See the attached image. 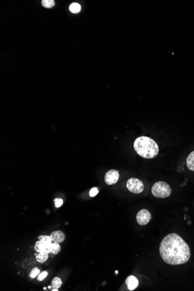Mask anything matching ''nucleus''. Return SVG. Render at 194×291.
Segmentation results:
<instances>
[{
    "mask_svg": "<svg viewBox=\"0 0 194 291\" xmlns=\"http://www.w3.org/2000/svg\"><path fill=\"white\" fill-rule=\"evenodd\" d=\"M159 253L163 260L170 265L184 264L191 257L188 245L176 233L164 236L160 244Z\"/></svg>",
    "mask_w": 194,
    "mask_h": 291,
    "instance_id": "1",
    "label": "nucleus"
},
{
    "mask_svg": "<svg viewBox=\"0 0 194 291\" xmlns=\"http://www.w3.org/2000/svg\"><path fill=\"white\" fill-rule=\"evenodd\" d=\"M134 148L138 155L144 158H154L159 152V147L156 142L145 136L138 137L135 140Z\"/></svg>",
    "mask_w": 194,
    "mask_h": 291,
    "instance_id": "2",
    "label": "nucleus"
},
{
    "mask_svg": "<svg viewBox=\"0 0 194 291\" xmlns=\"http://www.w3.org/2000/svg\"><path fill=\"white\" fill-rule=\"evenodd\" d=\"M152 193L156 198H165L171 195L172 189L167 183L164 181H158L152 186Z\"/></svg>",
    "mask_w": 194,
    "mask_h": 291,
    "instance_id": "3",
    "label": "nucleus"
},
{
    "mask_svg": "<svg viewBox=\"0 0 194 291\" xmlns=\"http://www.w3.org/2000/svg\"><path fill=\"white\" fill-rule=\"evenodd\" d=\"M126 187L130 192L134 193H142L144 189V185L142 181L136 178H131L126 183Z\"/></svg>",
    "mask_w": 194,
    "mask_h": 291,
    "instance_id": "4",
    "label": "nucleus"
},
{
    "mask_svg": "<svg viewBox=\"0 0 194 291\" xmlns=\"http://www.w3.org/2000/svg\"><path fill=\"white\" fill-rule=\"evenodd\" d=\"M151 214L150 212L147 209H142L138 212L136 216V220L138 224L141 226H145L151 220Z\"/></svg>",
    "mask_w": 194,
    "mask_h": 291,
    "instance_id": "5",
    "label": "nucleus"
},
{
    "mask_svg": "<svg viewBox=\"0 0 194 291\" xmlns=\"http://www.w3.org/2000/svg\"><path fill=\"white\" fill-rule=\"evenodd\" d=\"M119 178V174L116 170H111L106 173L105 176V182L107 185L116 184Z\"/></svg>",
    "mask_w": 194,
    "mask_h": 291,
    "instance_id": "6",
    "label": "nucleus"
},
{
    "mask_svg": "<svg viewBox=\"0 0 194 291\" xmlns=\"http://www.w3.org/2000/svg\"><path fill=\"white\" fill-rule=\"evenodd\" d=\"M50 237L53 242L60 244L65 241V235L62 231L58 230L52 232L50 234Z\"/></svg>",
    "mask_w": 194,
    "mask_h": 291,
    "instance_id": "7",
    "label": "nucleus"
},
{
    "mask_svg": "<svg viewBox=\"0 0 194 291\" xmlns=\"http://www.w3.org/2000/svg\"><path fill=\"white\" fill-rule=\"evenodd\" d=\"M125 284L130 291H133L138 287L139 282L135 276L130 275L126 278Z\"/></svg>",
    "mask_w": 194,
    "mask_h": 291,
    "instance_id": "8",
    "label": "nucleus"
},
{
    "mask_svg": "<svg viewBox=\"0 0 194 291\" xmlns=\"http://www.w3.org/2000/svg\"><path fill=\"white\" fill-rule=\"evenodd\" d=\"M49 253L50 252L46 250L42 252L39 253L38 254H35V256L36 257V260L41 263L45 262L48 259Z\"/></svg>",
    "mask_w": 194,
    "mask_h": 291,
    "instance_id": "9",
    "label": "nucleus"
},
{
    "mask_svg": "<svg viewBox=\"0 0 194 291\" xmlns=\"http://www.w3.org/2000/svg\"><path fill=\"white\" fill-rule=\"evenodd\" d=\"M47 250L49 252L56 255L60 252V246L59 244L58 243L53 242L50 245V246L48 247Z\"/></svg>",
    "mask_w": 194,
    "mask_h": 291,
    "instance_id": "10",
    "label": "nucleus"
},
{
    "mask_svg": "<svg viewBox=\"0 0 194 291\" xmlns=\"http://www.w3.org/2000/svg\"><path fill=\"white\" fill-rule=\"evenodd\" d=\"M187 165L190 170L194 171V150L190 153L187 159Z\"/></svg>",
    "mask_w": 194,
    "mask_h": 291,
    "instance_id": "11",
    "label": "nucleus"
},
{
    "mask_svg": "<svg viewBox=\"0 0 194 291\" xmlns=\"http://www.w3.org/2000/svg\"><path fill=\"white\" fill-rule=\"evenodd\" d=\"M38 239L42 244H44L47 247V249L50 246V245L52 243V240H51L50 236H39V237H38Z\"/></svg>",
    "mask_w": 194,
    "mask_h": 291,
    "instance_id": "12",
    "label": "nucleus"
},
{
    "mask_svg": "<svg viewBox=\"0 0 194 291\" xmlns=\"http://www.w3.org/2000/svg\"><path fill=\"white\" fill-rule=\"evenodd\" d=\"M35 249L37 252H42L47 250V247L44 244H42L40 241H37L35 244Z\"/></svg>",
    "mask_w": 194,
    "mask_h": 291,
    "instance_id": "13",
    "label": "nucleus"
},
{
    "mask_svg": "<svg viewBox=\"0 0 194 291\" xmlns=\"http://www.w3.org/2000/svg\"><path fill=\"white\" fill-rule=\"evenodd\" d=\"M69 10L72 13H78L81 10V6L78 3H72L69 7Z\"/></svg>",
    "mask_w": 194,
    "mask_h": 291,
    "instance_id": "14",
    "label": "nucleus"
},
{
    "mask_svg": "<svg viewBox=\"0 0 194 291\" xmlns=\"http://www.w3.org/2000/svg\"><path fill=\"white\" fill-rule=\"evenodd\" d=\"M62 285V281L59 277H55L53 278L51 283V287L53 289H58Z\"/></svg>",
    "mask_w": 194,
    "mask_h": 291,
    "instance_id": "15",
    "label": "nucleus"
},
{
    "mask_svg": "<svg viewBox=\"0 0 194 291\" xmlns=\"http://www.w3.org/2000/svg\"><path fill=\"white\" fill-rule=\"evenodd\" d=\"M42 5L44 7L50 8H52L55 5V1L54 0H43L42 1Z\"/></svg>",
    "mask_w": 194,
    "mask_h": 291,
    "instance_id": "16",
    "label": "nucleus"
},
{
    "mask_svg": "<svg viewBox=\"0 0 194 291\" xmlns=\"http://www.w3.org/2000/svg\"><path fill=\"white\" fill-rule=\"evenodd\" d=\"M39 273H40V270H39V269H37V267H35L31 271L30 274H29V276L31 278H35L36 277V276H37V275Z\"/></svg>",
    "mask_w": 194,
    "mask_h": 291,
    "instance_id": "17",
    "label": "nucleus"
},
{
    "mask_svg": "<svg viewBox=\"0 0 194 291\" xmlns=\"http://www.w3.org/2000/svg\"><path fill=\"white\" fill-rule=\"evenodd\" d=\"M47 271H43V272H41V273L38 275V277H37V279H38L39 281H43V279H44L45 278L47 277Z\"/></svg>",
    "mask_w": 194,
    "mask_h": 291,
    "instance_id": "18",
    "label": "nucleus"
},
{
    "mask_svg": "<svg viewBox=\"0 0 194 291\" xmlns=\"http://www.w3.org/2000/svg\"><path fill=\"white\" fill-rule=\"evenodd\" d=\"M98 189L97 187H94L92 188L91 189L90 191V196L91 197H94L96 196L98 193Z\"/></svg>",
    "mask_w": 194,
    "mask_h": 291,
    "instance_id": "19",
    "label": "nucleus"
},
{
    "mask_svg": "<svg viewBox=\"0 0 194 291\" xmlns=\"http://www.w3.org/2000/svg\"><path fill=\"white\" fill-rule=\"evenodd\" d=\"M54 203L56 208H60V206L63 205L64 201L60 198H56L54 200Z\"/></svg>",
    "mask_w": 194,
    "mask_h": 291,
    "instance_id": "20",
    "label": "nucleus"
},
{
    "mask_svg": "<svg viewBox=\"0 0 194 291\" xmlns=\"http://www.w3.org/2000/svg\"><path fill=\"white\" fill-rule=\"evenodd\" d=\"M52 291H58V289H53L52 290Z\"/></svg>",
    "mask_w": 194,
    "mask_h": 291,
    "instance_id": "21",
    "label": "nucleus"
},
{
    "mask_svg": "<svg viewBox=\"0 0 194 291\" xmlns=\"http://www.w3.org/2000/svg\"><path fill=\"white\" fill-rule=\"evenodd\" d=\"M51 286H49V287H48V288H51Z\"/></svg>",
    "mask_w": 194,
    "mask_h": 291,
    "instance_id": "22",
    "label": "nucleus"
}]
</instances>
